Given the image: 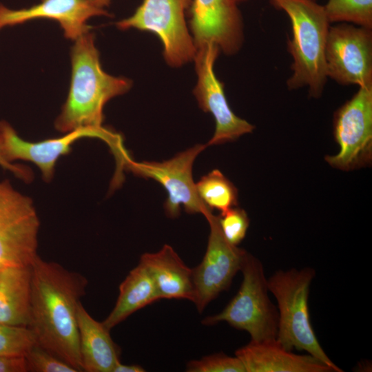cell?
<instances>
[{
  "label": "cell",
  "instance_id": "d4e9b609",
  "mask_svg": "<svg viewBox=\"0 0 372 372\" xmlns=\"http://www.w3.org/2000/svg\"><path fill=\"white\" fill-rule=\"evenodd\" d=\"M188 372H246L242 362L236 355L231 357L224 353H216L200 360L189 361L186 367Z\"/></svg>",
  "mask_w": 372,
  "mask_h": 372
},
{
  "label": "cell",
  "instance_id": "52a82bcc",
  "mask_svg": "<svg viewBox=\"0 0 372 372\" xmlns=\"http://www.w3.org/2000/svg\"><path fill=\"white\" fill-rule=\"evenodd\" d=\"M39 219L32 199L0 181V268L31 265L38 257Z\"/></svg>",
  "mask_w": 372,
  "mask_h": 372
},
{
  "label": "cell",
  "instance_id": "6da1fadb",
  "mask_svg": "<svg viewBox=\"0 0 372 372\" xmlns=\"http://www.w3.org/2000/svg\"><path fill=\"white\" fill-rule=\"evenodd\" d=\"M32 285L28 327L36 342L83 371L77 311L87 278L39 256L31 265Z\"/></svg>",
  "mask_w": 372,
  "mask_h": 372
},
{
  "label": "cell",
  "instance_id": "603a6c76",
  "mask_svg": "<svg viewBox=\"0 0 372 372\" xmlns=\"http://www.w3.org/2000/svg\"><path fill=\"white\" fill-rule=\"evenodd\" d=\"M36 343L28 327L0 323V355L25 357Z\"/></svg>",
  "mask_w": 372,
  "mask_h": 372
},
{
  "label": "cell",
  "instance_id": "ac0fdd59",
  "mask_svg": "<svg viewBox=\"0 0 372 372\" xmlns=\"http://www.w3.org/2000/svg\"><path fill=\"white\" fill-rule=\"evenodd\" d=\"M79 340L83 371L113 372L120 361L119 347L103 322L94 320L81 302L77 311Z\"/></svg>",
  "mask_w": 372,
  "mask_h": 372
},
{
  "label": "cell",
  "instance_id": "5bb4252c",
  "mask_svg": "<svg viewBox=\"0 0 372 372\" xmlns=\"http://www.w3.org/2000/svg\"><path fill=\"white\" fill-rule=\"evenodd\" d=\"M189 27L196 48L214 43L220 52L236 54L244 41V25L234 0H192Z\"/></svg>",
  "mask_w": 372,
  "mask_h": 372
},
{
  "label": "cell",
  "instance_id": "7402d4cb",
  "mask_svg": "<svg viewBox=\"0 0 372 372\" xmlns=\"http://www.w3.org/2000/svg\"><path fill=\"white\" fill-rule=\"evenodd\" d=\"M323 7L330 23H350L372 30V0H327Z\"/></svg>",
  "mask_w": 372,
  "mask_h": 372
},
{
  "label": "cell",
  "instance_id": "d6986e66",
  "mask_svg": "<svg viewBox=\"0 0 372 372\" xmlns=\"http://www.w3.org/2000/svg\"><path fill=\"white\" fill-rule=\"evenodd\" d=\"M31 265L0 269V323L27 327L31 302Z\"/></svg>",
  "mask_w": 372,
  "mask_h": 372
},
{
  "label": "cell",
  "instance_id": "ffe728a7",
  "mask_svg": "<svg viewBox=\"0 0 372 372\" xmlns=\"http://www.w3.org/2000/svg\"><path fill=\"white\" fill-rule=\"evenodd\" d=\"M159 299L150 273L139 262L120 285L116 304L102 322L107 329L111 330L136 311Z\"/></svg>",
  "mask_w": 372,
  "mask_h": 372
},
{
  "label": "cell",
  "instance_id": "83f0119b",
  "mask_svg": "<svg viewBox=\"0 0 372 372\" xmlns=\"http://www.w3.org/2000/svg\"><path fill=\"white\" fill-rule=\"evenodd\" d=\"M25 357L0 355V372H28Z\"/></svg>",
  "mask_w": 372,
  "mask_h": 372
},
{
  "label": "cell",
  "instance_id": "8992f818",
  "mask_svg": "<svg viewBox=\"0 0 372 372\" xmlns=\"http://www.w3.org/2000/svg\"><path fill=\"white\" fill-rule=\"evenodd\" d=\"M192 0H143L130 17L116 23L119 30L130 28L155 34L163 47V56L172 67L194 60L196 48L185 20Z\"/></svg>",
  "mask_w": 372,
  "mask_h": 372
},
{
  "label": "cell",
  "instance_id": "4fadbf2b",
  "mask_svg": "<svg viewBox=\"0 0 372 372\" xmlns=\"http://www.w3.org/2000/svg\"><path fill=\"white\" fill-rule=\"evenodd\" d=\"M0 129L3 138L4 153L8 161L12 163L17 160L32 163L39 169L45 182L52 180L58 159L68 154L72 145L81 138H101L110 146L114 154L124 148L121 137L105 128L101 130L80 128L65 133V135L59 138L37 142L22 139L12 125L5 121H0Z\"/></svg>",
  "mask_w": 372,
  "mask_h": 372
},
{
  "label": "cell",
  "instance_id": "7c38bea8",
  "mask_svg": "<svg viewBox=\"0 0 372 372\" xmlns=\"http://www.w3.org/2000/svg\"><path fill=\"white\" fill-rule=\"evenodd\" d=\"M328 78L342 85H372V30L330 25L325 48Z\"/></svg>",
  "mask_w": 372,
  "mask_h": 372
},
{
  "label": "cell",
  "instance_id": "8fae6325",
  "mask_svg": "<svg viewBox=\"0 0 372 372\" xmlns=\"http://www.w3.org/2000/svg\"><path fill=\"white\" fill-rule=\"evenodd\" d=\"M209 228L207 249L201 262L192 269L194 302L203 312L207 305L231 286L240 271L247 251L229 243L223 235L218 216L207 211L204 215Z\"/></svg>",
  "mask_w": 372,
  "mask_h": 372
},
{
  "label": "cell",
  "instance_id": "cb8c5ba5",
  "mask_svg": "<svg viewBox=\"0 0 372 372\" xmlns=\"http://www.w3.org/2000/svg\"><path fill=\"white\" fill-rule=\"evenodd\" d=\"M221 232L231 245L238 246L245 238L249 225L246 211L241 208L233 207L218 216Z\"/></svg>",
  "mask_w": 372,
  "mask_h": 372
},
{
  "label": "cell",
  "instance_id": "f546056e",
  "mask_svg": "<svg viewBox=\"0 0 372 372\" xmlns=\"http://www.w3.org/2000/svg\"><path fill=\"white\" fill-rule=\"evenodd\" d=\"M91 1L97 7L100 8H103V9L107 7L111 2V0H91Z\"/></svg>",
  "mask_w": 372,
  "mask_h": 372
},
{
  "label": "cell",
  "instance_id": "30bf717a",
  "mask_svg": "<svg viewBox=\"0 0 372 372\" xmlns=\"http://www.w3.org/2000/svg\"><path fill=\"white\" fill-rule=\"evenodd\" d=\"M220 52L215 43H204L196 48L194 58L197 83L193 93L200 108L211 114L216 123L214 134L207 147L234 141L255 129L254 125L236 116L228 104L224 85L214 70Z\"/></svg>",
  "mask_w": 372,
  "mask_h": 372
},
{
  "label": "cell",
  "instance_id": "484cf974",
  "mask_svg": "<svg viewBox=\"0 0 372 372\" xmlns=\"http://www.w3.org/2000/svg\"><path fill=\"white\" fill-rule=\"evenodd\" d=\"M25 358L31 372H78L72 366L37 343Z\"/></svg>",
  "mask_w": 372,
  "mask_h": 372
},
{
  "label": "cell",
  "instance_id": "5b68a950",
  "mask_svg": "<svg viewBox=\"0 0 372 372\" xmlns=\"http://www.w3.org/2000/svg\"><path fill=\"white\" fill-rule=\"evenodd\" d=\"M240 271L243 278L237 293L221 312L206 317L202 323L211 326L225 322L247 332L254 341L276 339L278 311L268 295L262 263L247 252Z\"/></svg>",
  "mask_w": 372,
  "mask_h": 372
},
{
  "label": "cell",
  "instance_id": "3957f363",
  "mask_svg": "<svg viewBox=\"0 0 372 372\" xmlns=\"http://www.w3.org/2000/svg\"><path fill=\"white\" fill-rule=\"evenodd\" d=\"M289 17L292 37L287 50L292 57L289 90L307 87L309 96L320 98L328 76L325 48L331 25L323 6L315 0H269Z\"/></svg>",
  "mask_w": 372,
  "mask_h": 372
},
{
  "label": "cell",
  "instance_id": "9c48e42d",
  "mask_svg": "<svg viewBox=\"0 0 372 372\" xmlns=\"http://www.w3.org/2000/svg\"><path fill=\"white\" fill-rule=\"evenodd\" d=\"M206 147V145L197 144L163 162L138 163L129 157L124 166L137 176L156 180L165 188L167 198L164 209L167 216L177 217L180 205L187 214L204 215L210 209L198 194L192 166L197 156Z\"/></svg>",
  "mask_w": 372,
  "mask_h": 372
},
{
  "label": "cell",
  "instance_id": "2e32d148",
  "mask_svg": "<svg viewBox=\"0 0 372 372\" xmlns=\"http://www.w3.org/2000/svg\"><path fill=\"white\" fill-rule=\"evenodd\" d=\"M235 355L242 362L246 372H334L309 353L299 355L287 350L276 339L251 340L238 349Z\"/></svg>",
  "mask_w": 372,
  "mask_h": 372
},
{
  "label": "cell",
  "instance_id": "44dd1931",
  "mask_svg": "<svg viewBox=\"0 0 372 372\" xmlns=\"http://www.w3.org/2000/svg\"><path fill=\"white\" fill-rule=\"evenodd\" d=\"M198 194L210 209L220 213L238 205V189L218 169L203 176L196 183Z\"/></svg>",
  "mask_w": 372,
  "mask_h": 372
},
{
  "label": "cell",
  "instance_id": "4316f807",
  "mask_svg": "<svg viewBox=\"0 0 372 372\" xmlns=\"http://www.w3.org/2000/svg\"><path fill=\"white\" fill-rule=\"evenodd\" d=\"M0 166L12 173L21 180L29 183L33 178L32 170L27 166L10 163L5 156L3 149V138L0 129Z\"/></svg>",
  "mask_w": 372,
  "mask_h": 372
},
{
  "label": "cell",
  "instance_id": "ba28073f",
  "mask_svg": "<svg viewBox=\"0 0 372 372\" xmlns=\"http://www.w3.org/2000/svg\"><path fill=\"white\" fill-rule=\"evenodd\" d=\"M333 134L340 151L327 156L333 167L350 171L369 166L372 161V85L357 92L334 114Z\"/></svg>",
  "mask_w": 372,
  "mask_h": 372
},
{
  "label": "cell",
  "instance_id": "f1b7e54d",
  "mask_svg": "<svg viewBox=\"0 0 372 372\" xmlns=\"http://www.w3.org/2000/svg\"><path fill=\"white\" fill-rule=\"evenodd\" d=\"M145 370L138 364H124L119 362L113 372H144Z\"/></svg>",
  "mask_w": 372,
  "mask_h": 372
},
{
  "label": "cell",
  "instance_id": "4dcf8cb0",
  "mask_svg": "<svg viewBox=\"0 0 372 372\" xmlns=\"http://www.w3.org/2000/svg\"><path fill=\"white\" fill-rule=\"evenodd\" d=\"M234 1L235 2H236L237 3H240V2H242V1H245V0H234Z\"/></svg>",
  "mask_w": 372,
  "mask_h": 372
},
{
  "label": "cell",
  "instance_id": "9a60e30c",
  "mask_svg": "<svg viewBox=\"0 0 372 372\" xmlns=\"http://www.w3.org/2000/svg\"><path fill=\"white\" fill-rule=\"evenodd\" d=\"M110 15L105 9L97 7L91 0H41L32 6L17 10L0 3V30L34 19H47L59 22L64 36L76 40L89 32V19Z\"/></svg>",
  "mask_w": 372,
  "mask_h": 372
},
{
  "label": "cell",
  "instance_id": "277c9868",
  "mask_svg": "<svg viewBox=\"0 0 372 372\" xmlns=\"http://www.w3.org/2000/svg\"><path fill=\"white\" fill-rule=\"evenodd\" d=\"M316 276L315 269L304 267L278 270L267 278L269 292L278 303V327L276 340L285 349L304 351L342 372L324 352L312 327L309 311L310 285Z\"/></svg>",
  "mask_w": 372,
  "mask_h": 372
},
{
  "label": "cell",
  "instance_id": "e0dca14e",
  "mask_svg": "<svg viewBox=\"0 0 372 372\" xmlns=\"http://www.w3.org/2000/svg\"><path fill=\"white\" fill-rule=\"evenodd\" d=\"M140 263L150 273L160 299L194 300L192 269L189 268L169 245L158 251L141 255Z\"/></svg>",
  "mask_w": 372,
  "mask_h": 372
},
{
  "label": "cell",
  "instance_id": "7a4b0ae2",
  "mask_svg": "<svg viewBox=\"0 0 372 372\" xmlns=\"http://www.w3.org/2000/svg\"><path fill=\"white\" fill-rule=\"evenodd\" d=\"M71 61L70 87L55 127L63 133L80 128L103 130L105 105L127 92L132 81L112 76L103 70L94 34L90 32L75 40Z\"/></svg>",
  "mask_w": 372,
  "mask_h": 372
},
{
  "label": "cell",
  "instance_id": "1f68e13d",
  "mask_svg": "<svg viewBox=\"0 0 372 372\" xmlns=\"http://www.w3.org/2000/svg\"><path fill=\"white\" fill-rule=\"evenodd\" d=\"M0 269H1V268H0Z\"/></svg>",
  "mask_w": 372,
  "mask_h": 372
}]
</instances>
